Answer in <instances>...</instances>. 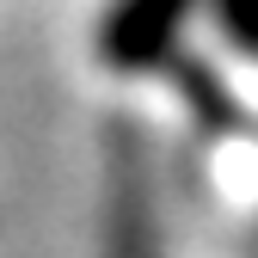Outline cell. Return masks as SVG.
Wrapping results in <instances>:
<instances>
[{
  "instance_id": "obj_1",
  "label": "cell",
  "mask_w": 258,
  "mask_h": 258,
  "mask_svg": "<svg viewBox=\"0 0 258 258\" xmlns=\"http://www.w3.org/2000/svg\"><path fill=\"white\" fill-rule=\"evenodd\" d=\"M197 0H111L99 19V61L117 74H154L184 43Z\"/></svg>"
},
{
  "instance_id": "obj_2",
  "label": "cell",
  "mask_w": 258,
  "mask_h": 258,
  "mask_svg": "<svg viewBox=\"0 0 258 258\" xmlns=\"http://www.w3.org/2000/svg\"><path fill=\"white\" fill-rule=\"evenodd\" d=\"M197 7L221 25V37H228L240 55L258 61V0H197Z\"/></svg>"
}]
</instances>
